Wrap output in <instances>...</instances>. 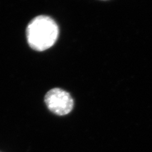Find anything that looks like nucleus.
Instances as JSON below:
<instances>
[{"mask_svg": "<svg viewBox=\"0 0 152 152\" xmlns=\"http://www.w3.org/2000/svg\"><path fill=\"white\" fill-rule=\"evenodd\" d=\"M59 28L53 19L46 15L33 18L26 30L27 39L31 48L45 51L53 46L57 40Z\"/></svg>", "mask_w": 152, "mask_h": 152, "instance_id": "obj_1", "label": "nucleus"}, {"mask_svg": "<svg viewBox=\"0 0 152 152\" xmlns=\"http://www.w3.org/2000/svg\"><path fill=\"white\" fill-rule=\"evenodd\" d=\"M48 108L56 115L63 116L69 114L74 108V99L71 95L60 88H53L45 97Z\"/></svg>", "mask_w": 152, "mask_h": 152, "instance_id": "obj_2", "label": "nucleus"}]
</instances>
